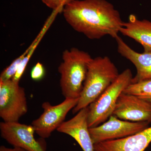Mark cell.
Here are the masks:
<instances>
[{
	"label": "cell",
	"instance_id": "cell-10",
	"mask_svg": "<svg viewBox=\"0 0 151 151\" xmlns=\"http://www.w3.org/2000/svg\"><path fill=\"white\" fill-rule=\"evenodd\" d=\"M88 112V107L81 109L72 119L63 122L57 131L72 137L83 151H95L89 132Z\"/></svg>",
	"mask_w": 151,
	"mask_h": 151
},
{
	"label": "cell",
	"instance_id": "cell-5",
	"mask_svg": "<svg viewBox=\"0 0 151 151\" xmlns=\"http://www.w3.org/2000/svg\"><path fill=\"white\" fill-rule=\"evenodd\" d=\"M27 111L25 91L19 81L0 80V117L3 122H18Z\"/></svg>",
	"mask_w": 151,
	"mask_h": 151
},
{
	"label": "cell",
	"instance_id": "cell-1",
	"mask_svg": "<svg viewBox=\"0 0 151 151\" xmlns=\"http://www.w3.org/2000/svg\"><path fill=\"white\" fill-rule=\"evenodd\" d=\"M62 12L74 30L91 40L107 35L116 38L124 22L119 12L106 0H71Z\"/></svg>",
	"mask_w": 151,
	"mask_h": 151
},
{
	"label": "cell",
	"instance_id": "cell-18",
	"mask_svg": "<svg viewBox=\"0 0 151 151\" xmlns=\"http://www.w3.org/2000/svg\"><path fill=\"white\" fill-rule=\"evenodd\" d=\"M48 7L55 11H62L65 5V0H41Z\"/></svg>",
	"mask_w": 151,
	"mask_h": 151
},
{
	"label": "cell",
	"instance_id": "cell-8",
	"mask_svg": "<svg viewBox=\"0 0 151 151\" xmlns=\"http://www.w3.org/2000/svg\"><path fill=\"white\" fill-rule=\"evenodd\" d=\"M1 137L9 144L25 151H46L36 140L32 125L18 122L0 123Z\"/></svg>",
	"mask_w": 151,
	"mask_h": 151
},
{
	"label": "cell",
	"instance_id": "cell-7",
	"mask_svg": "<svg viewBox=\"0 0 151 151\" xmlns=\"http://www.w3.org/2000/svg\"><path fill=\"white\" fill-rule=\"evenodd\" d=\"M149 124L147 122L124 121L112 115L107 122L97 127L89 128V132L94 145L137 134L148 128Z\"/></svg>",
	"mask_w": 151,
	"mask_h": 151
},
{
	"label": "cell",
	"instance_id": "cell-16",
	"mask_svg": "<svg viewBox=\"0 0 151 151\" xmlns=\"http://www.w3.org/2000/svg\"><path fill=\"white\" fill-rule=\"evenodd\" d=\"M27 52V50L20 56L15 59L8 67L6 68L2 71L0 75V80L6 81L12 79L17 71L22 60Z\"/></svg>",
	"mask_w": 151,
	"mask_h": 151
},
{
	"label": "cell",
	"instance_id": "cell-15",
	"mask_svg": "<svg viewBox=\"0 0 151 151\" xmlns=\"http://www.w3.org/2000/svg\"><path fill=\"white\" fill-rule=\"evenodd\" d=\"M45 32V30L42 29V30L40 34L38 37L37 38L36 40L34 42L32 45L27 50V52L23 58L20 64L19 65V68L16 73L12 79V80L15 81H19L22 76L23 74L25 69L26 68L28 63L32 55L35 50L41 38L42 37Z\"/></svg>",
	"mask_w": 151,
	"mask_h": 151
},
{
	"label": "cell",
	"instance_id": "cell-4",
	"mask_svg": "<svg viewBox=\"0 0 151 151\" xmlns=\"http://www.w3.org/2000/svg\"><path fill=\"white\" fill-rule=\"evenodd\" d=\"M132 71L126 69L98 98L88 106L89 128L97 127L106 122L113 115L119 96L132 83Z\"/></svg>",
	"mask_w": 151,
	"mask_h": 151
},
{
	"label": "cell",
	"instance_id": "cell-11",
	"mask_svg": "<svg viewBox=\"0 0 151 151\" xmlns=\"http://www.w3.org/2000/svg\"><path fill=\"white\" fill-rule=\"evenodd\" d=\"M151 142V127L135 134L94 144L95 151H145Z\"/></svg>",
	"mask_w": 151,
	"mask_h": 151
},
{
	"label": "cell",
	"instance_id": "cell-3",
	"mask_svg": "<svg viewBox=\"0 0 151 151\" xmlns=\"http://www.w3.org/2000/svg\"><path fill=\"white\" fill-rule=\"evenodd\" d=\"M92 58L88 52L76 47L63 52L58 71L61 92L65 98H79Z\"/></svg>",
	"mask_w": 151,
	"mask_h": 151
},
{
	"label": "cell",
	"instance_id": "cell-12",
	"mask_svg": "<svg viewBox=\"0 0 151 151\" xmlns=\"http://www.w3.org/2000/svg\"><path fill=\"white\" fill-rule=\"evenodd\" d=\"M115 39L119 54L131 61L137 69V73L132 78L131 83L151 80V52L144 51L139 53L132 49L119 35Z\"/></svg>",
	"mask_w": 151,
	"mask_h": 151
},
{
	"label": "cell",
	"instance_id": "cell-6",
	"mask_svg": "<svg viewBox=\"0 0 151 151\" xmlns=\"http://www.w3.org/2000/svg\"><path fill=\"white\" fill-rule=\"evenodd\" d=\"M78 99L65 98L63 102L56 105H52L48 102L42 103L43 113L32 122L35 133L42 139L49 137L52 133L65 122L68 113L76 106Z\"/></svg>",
	"mask_w": 151,
	"mask_h": 151
},
{
	"label": "cell",
	"instance_id": "cell-17",
	"mask_svg": "<svg viewBox=\"0 0 151 151\" xmlns=\"http://www.w3.org/2000/svg\"><path fill=\"white\" fill-rule=\"evenodd\" d=\"M45 74V70L43 65L38 62L32 68L31 77L34 81H39L42 79Z\"/></svg>",
	"mask_w": 151,
	"mask_h": 151
},
{
	"label": "cell",
	"instance_id": "cell-2",
	"mask_svg": "<svg viewBox=\"0 0 151 151\" xmlns=\"http://www.w3.org/2000/svg\"><path fill=\"white\" fill-rule=\"evenodd\" d=\"M119 75L118 69L108 56L92 58L78 103L73 108V114L88 107L109 87Z\"/></svg>",
	"mask_w": 151,
	"mask_h": 151
},
{
	"label": "cell",
	"instance_id": "cell-14",
	"mask_svg": "<svg viewBox=\"0 0 151 151\" xmlns=\"http://www.w3.org/2000/svg\"><path fill=\"white\" fill-rule=\"evenodd\" d=\"M123 92L135 95L151 104V79L131 83Z\"/></svg>",
	"mask_w": 151,
	"mask_h": 151
},
{
	"label": "cell",
	"instance_id": "cell-9",
	"mask_svg": "<svg viewBox=\"0 0 151 151\" xmlns=\"http://www.w3.org/2000/svg\"><path fill=\"white\" fill-rule=\"evenodd\" d=\"M112 115L124 121L151 123V104L135 95L123 92Z\"/></svg>",
	"mask_w": 151,
	"mask_h": 151
},
{
	"label": "cell",
	"instance_id": "cell-13",
	"mask_svg": "<svg viewBox=\"0 0 151 151\" xmlns=\"http://www.w3.org/2000/svg\"><path fill=\"white\" fill-rule=\"evenodd\" d=\"M120 33L140 44L144 51L151 52V22L131 14L128 21L124 22Z\"/></svg>",
	"mask_w": 151,
	"mask_h": 151
}]
</instances>
